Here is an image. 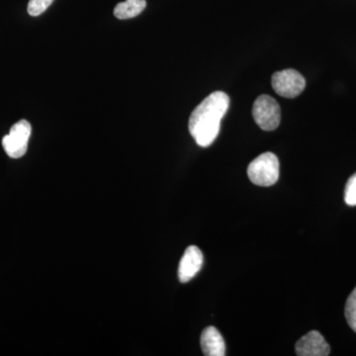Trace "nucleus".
Wrapping results in <instances>:
<instances>
[{
    "instance_id": "obj_3",
    "label": "nucleus",
    "mask_w": 356,
    "mask_h": 356,
    "mask_svg": "<svg viewBox=\"0 0 356 356\" xmlns=\"http://www.w3.org/2000/svg\"><path fill=\"white\" fill-rule=\"evenodd\" d=\"M255 123L264 131H273L280 126V106L273 97L261 95L257 98L252 107Z\"/></svg>"
},
{
    "instance_id": "obj_10",
    "label": "nucleus",
    "mask_w": 356,
    "mask_h": 356,
    "mask_svg": "<svg viewBox=\"0 0 356 356\" xmlns=\"http://www.w3.org/2000/svg\"><path fill=\"white\" fill-rule=\"evenodd\" d=\"M346 318L351 329L356 332V287L346 304Z\"/></svg>"
},
{
    "instance_id": "obj_7",
    "label": "nucleus",
    "mask_w": 356,
    "mask_h": 356,
    "mask_svg": "<svg viewBox=\"0 0 356 356\" xmlns=\"http://www.w3.org/2000/svg\"><path fill=\"white\" fill-rule=\"evenodd\" d=\"M203 254L195 245H191L185 250L178 266V278L181 282H188L200 271L203 266Z\"/></svg>"
},
{
    "instance_id": "obj_11",
    "label": "nucleus",
    "mask_w": 356,
    "mask_h": 356,
    "mask_svg": "<svg viewBox=\"0 0 356 356\" xmlns=\"http://www.w3.org/2000/svg\"><path fill=\"white\" fill-rule=\"evenodd\" d=\"M53 2L54 0H30L29 3H28V13L34 16V17L41 15Z\"/></svg>"
},
{
    "instance_id": "obj_4",
    "label": "nucleus",
    "mask_w": 356,
    "mask_h": 356,
    "mask_svg": "<svg viewBox=\"0 0 356 356\" xmlns=\"http://www.w3.org/2000/svg\"><path fill=\"white\" fill-rule=\"evenodd\" d=\"M31 132L32 127L28 121L20 120L14 124L8 135L4 136L2 139V146L8 156L19 159L24 156Z\"/></svg>"
},
{
    "instance_id": "obj_1",
    "label": "nucleus",
    "mask_w": 356,
    "mask_h": 356,
    "mask_svg": "<svg viewBox=\"0 0 356 356\" xmlns=\"http://www.w3.org/2000/svg\"><path fill=\"white\" fill-rule=\"evenodd\" d=\"M229 97L222 91L211 93L193 110L188 128L198 146L209 147L217 139L221 121L228 111Z\"/></svg>"
},
{
    "instance_id": "obj_6",
    "label": "nucleus",
    "mask_w": 356,
    "mask_h": 356,
    "mask_svg": "<svg viewBox=\"0 0 356 356\" xmlns=\"http://www.w3.org/2000/svg\"><path fill=\"white\" fill-rule=\"evenodd\" d=\"M295 350L299 356H327L331 348L320 332L311 331L297 341Z\"/></svg>"
},
{
    "instance_id": "obj_12",
    "label": "nucleus",
    "mask_w": 356,
    "mask_h": 356,
    "mask_svg": "<svg viewBox=\"0 0 356 356\" xmlns=\"http://www.w3.org/2000/svg\"><path fill=\"white\" fill-rule=\"evenodd\" d=\"M344 201L348 205L356 206V173L348 179L346 184Z\"/></svg>"
},
{
    "instance_id": "obj_8",
    "label": "nucleus",
    "mask_w": 356,
    "mask_h": 356,
    "mask_svg": "<svg viewBox=\"0 0 356 356\" xmlns=\"http://www.w3.org/2000/svg\"><path fill=\"white\" fill-rule=\"evenodd\" d=\"M200 343L204 355L224 356L226 355V344L216 327H206L201 334Z\"/></svg>"
},
{
    "instance_id": "obj_9",
    "label": "nucleus",
    "mask_w": 356,
    "mask_h": 356,
    "mask_svg": "<svg viewBox=\"0 0 356 356\" xmlns=\"http://www.w3.org/2000/svg\"><path fill=\"white\" fill-rule=\"evenodd\" d=\"M146 6V0H126L115 6L114 16L121 20L130 19L140 15Z\"/></svg>"
},
{
    "instance_id": "obj_5",
    "label": "nucleus",
    "mask_w": 356,
    "mask_h": 356,
    "mask_svg": "<svg viewBox=\"0 0 356 356\" xmlns=\"http://www.w3.org/2000/svg\"><path fill=\"white\" fill-rule=\"evenodd\" d=\"M271 84L274 91L278 95L282 97L295 98L303 92L306 81L297 70H284L273 74Z\"/></svg>"
},
{
    "instance_id": "obj_2",
    "label": "nucleus",
    "mask_w": 356,
    "mask_h": 356,
    "mask_svg": "<svg viewBox=\"0 0 356 356\" xmlns=\"http://www.w3.org/2000/svg\"><path fill=\"white\" fill-rule=\"evenodd\" d=\"M250 181L259 186H271L280 178V161L273 153H264L254 159L248 168Z\"/></svg>"
}]
</instances>
